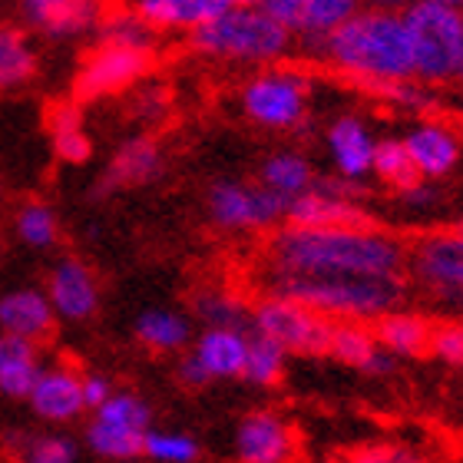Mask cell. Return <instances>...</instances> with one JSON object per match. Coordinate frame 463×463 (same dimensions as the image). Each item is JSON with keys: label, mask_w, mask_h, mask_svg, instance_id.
<instances>
[{"label": "cell", "mask_w": 463, "mask_h": 463, "mask_svg": "<svg viewBox=\"0 0 463 463\" xmlns=\"http://www.w3.org/2000/svg\"><path fill=\"white\" fill-rule=\"evenodd\" d=\"M311 53L361 87L414 80V50L404 14L361 7Z\"/></svg>", "instance_id": "obj_2"}, {"label": "cell", "mask_w": 463, "mask_h": 463, "mask_svg": "<svg viewBox=\"0 0 463 463\" xmlns=\"http://www.w3.org/2000/svg\"><path fill=\"white\" fill-rule=\"evenodd\" d=\"M20 463H77L80 444L67 434H40L24 437V447L17 450Z\"/></svg>", "instance_id": "obj_37"}, {"label": "cell", "mask_w": 463, "mask_h": 463, "mask_svg": "<svg viewBox=\"0 0 463 463\" xmlns=\"http://www.w3.org/2000/svg\"><path fill=\"white\" fill-rule=\"evenodd\" d=\"M0 199H4V185H0Z\"/></svg>", "instance_id": "obj_50"}, {"label": "cell", "mask_w": 463, "mask_h": 463, "mask_svg": "<svg viewBox=\"0 0 463 463\" xmlns=\"http://www.w3.org/2000/svg\"><path fill=\"white\" fill-rule=\"evenodd\" d=\"M374 149H377V139L361 116H338L328 126V156L341 179L361 183L364 175H371Z\"/></svg>", "instance_id": "obj_21"}, {"label": "cell", "mask_w": 463, "mask_h": 463, "mask_svg": "<svg viewBox=\"0 0 463 463\" xmlns=\"http://www.w3.org/2000/svg\"><path fill=\"white\" fill-rule=\"evenodd\" d=\"M136 341L149 351L173 354L193 345V318H185L173 308H146L133 325Z\"/></svg>", "instance_id": "obj_30"}, {"label": "cell", "mask_w": 463, "mask_h": 463, "mask_svg": "<svg viewBox=\"0 0 463 463\" xmlns=\"http://www.w3.org/2000/svg\"><path fill=\"white\" fill-rule=\"evenodd\" d=\"M193 50L222 63H249V67H275L295 47V37L279 27L261 7H225L209 24L189 33Z\"/></svg>", "instance_id": "obj_4"}, {"label": "cell", "mask_w": 463, "mask_h": 463, "mask_svg": "<svg viewBox=\"0 0 463 463\" xmlns=\"http://www.w3.org/2000/svg\"><path fill=\"white\" fill-rule=\"evenodd\" d=\"M261 10L295 40L315 50L321 40L351 20L361 10L357 0H265Z\"/></svg>", "instance_id": "obj_13"}, {"label": "cell", "mask_w": 463, "mask_h": 463, "mask_svg": "<svg viewBox=\"0 0 463 463\" xmlns=\"http://www.w3.org/2000/svg\"><path fill=\"white\" fill-rule=\"evenodd\" d=\"M193 318L203 328H229V331H251V305L239 291L209 285L193 295Z\"/></svg>", "instance_id": "obj_29"}, {"label": "cell", "mask_w": 463, "mask_h": 463, "mask_svg": "<svg viewBox=\"0 0 463 463\" xmlns=\"http://www.w3.org/2000/svg\"><path fill=\"white\" fill-rule=\"evenodd\" d=\"M374 97L387 99V103H394V107H404V109H417V113H427V109H434L437 97L434 90L424 87V83H417V80H401V83H377V87H367Z\"/></svg>", "instance_id": "obj_38"}, {"label": "cell", "mask_w": 463, "mask_h": 463, "mask_svg": "<svg viewBox=\"0 0 463 463\" xmlns=\"http://www.w3.org/2000/svg\"><path fill=\"white\" fill-rule=\"evenodd\" d=\"M251 331L265 338L279 341L288 354L298 357H328L335 325L315 315L298 301L279 298V295H261L251 305Z\"/></svg>", "instance_id": "obj_7"}, {"label": "cell", "mask_w": 463, "mask_h": 463, "mask_svg": "<svg viewBox=\"0 0 463 463\" xmlns=\"http://www.w3.org/2000/svg\"><path fill=\"white\" fill-rule=\"evenodd\" d=\"M371 173H374L384 185H391L394 193H404L407 185L417 183V173H414V165H411V156H407V149H404V143H401V139H377L374 165H371Z\"/></svg>", "instance_id": "obj_36"}, {"label": "cell", "mask_w": 463, "mask_h": 463, "mask_svg": "<svg viewBox=\"0 0 463 463\" xmlns=\"http://www.w3.org/2000/svg\"><path fill=\"white\" fill-rule=\"evenodd\" d=\"M265 295L298 301L331 325H374L407 301L404 279H315V275H275L265 271Z\"/></svg>", "instance_id": "obj_3"}, {"label": "cell", "mask_w": 463, "mask_h": 463, "mask_svg": "<svg viewBox=\"0 0 463 463\" xmlns=\"http://www.w3.org/2000/svg\"><path fill=\"white\" fill-rule=\"evenodd\" d=\"M43 291L53 305V315L63 321H90L99 308V281L80 259H60L50 269Z\"/></svg>", "instance_id": "obj_16"}, {"label": "cell", "mask_w": 463, "mask_h": 463, "mask_svg": "<svg viewBox=\"0 0 463 463\" xmlns=\"http://www.w3.org/2000/svg\"><path fill=\"white\" fill-rule=\"evenodd\" d=\"M251 331H229V328H203L193 338L189 354L205 371L209 381H232L245 371V354H249Z\"/></svg>", "instance_id": "obj_22"}, {"label": "cell", "mask_w": 463, "mask_h": 463, "mask_svg": "<svg viewBox=\"0 0 463 463\" xmlns=\"http://www.w3.org/2000/svg\"><path fill=\"white\" fill-rule=\"evenodd\" d=\"M259 185H265L269 193L281 195L285 203L305 195L315 185V169L301 153L295 149H281V153H271L259 169Z\"/></svg>", "instance_id": "obj_31"}, {"label": "cell", "mask_w": 463, "mask_h": 463, "mask_svg": "<svg viewBox=\"0 0 463 463\" xmlns=\"http://www.w3.org/2000/svg\"><path fill=\"white\" fill-rule=\"evenodd\" d=\"M285 225L298 229H367L374 225V215L367 213L361 203L331 195L318 185H311L308 193L291 199L285 209Z\"/></svg>", "instance_id": "obj_19"}, {"label": "cell", "mask_w": 463, "mask_h": 463, "mask_svg": "<svg viewBox=\"0 0 463 463\" xmlns=\"http://www.w3.org/2000/svg\"><path fill=\"white\" fill-rule=\"evenodd\" d=\"M404 24L414 50V80L424 87H440L463 73V14L414 0L404 10Z\"/></svg>", "instance_id": "obj_5"}, {"label": "cell", "mask_w": 463, "mask_h": 463, "mask_svg": "<svg viewBox=\"0 0 463 463\" xmlns=\"http://www.w3.org/2000/svg\"><path fill=\"white\" fill-rule=\"evenodd\" d=\"M460 113H463V99H460Z\"/></svg>", "instance_id": "obj_51"}, {"label": "cell", "mask_w": 463, "mask_h": 463, "mask_svg": "<svg viewBox=\"0 0 463 463\" xmlns=\"http://www.w3.org/2000/svg\"><path fill=\"white\" fill-rule=\"evenodd\" d=\"M43 367L47 364L40 361V345L0 335V394L27 401Z\"/></svg>", "instance_id": "obj_26"}, {"label": "cell", "mask_w": 463, "mask_h": 463, "mask_svg": "<svg viewBox=\"0 0 463 463\" xmlns=\"http://www.w3.org/2000/svg\"><path fill=\"white\" fill-rule=\"evenodd\" d=\"M288 203L265 185L222 179L209 189V215L225 232H265L285 219Z\"/></svg>", "instance_id": "obj_11"}, {"label": "cell", "mask_w": 463, "mask_h": 463, "mask_svg": "<svg viewBox=\"0 0 463 463\" xmlns=\"http://www.w3.org/2000/svg\"><path fill=\"white\" fill-rule=\"evenodd\" d=\"M129 463H136V460H129Z\"/></svg>", "instance_id": "obj_52"}, {"label": "cell", "mask_w": 463, "mask_h": 463, "mask_svg": "<svg viewBox=\"0 0 463 463\" xmlns=\"http://www.w3.org/2000/svg\"><path fill=\"white\" fill-rule=\"evenodd\" d=\"M203 447L185 430H159L153 427L143 440V457L153 463H195Z\"/></svg>", "instance_id": "obj_35"}, {"label": "cell", "mask_w": 463, "mask_h": 463, "mask_svg": "<svg viewBox=\"0 0 463 463\" xmlns=\"http://www.w3.org/2000/svg\"><path fill=\"white\" fill-rule=\"evenodd\" d=\"M401 143L411 156L417 179H427V183L450 175L460 163V139L450 126L437 119H417Z\"/></svg>", "instance_id": "obj_18"}, {"label": "cell", "mask_w": 463, "mask_h": 463, "mask_svg": "<svg viewBox=\"0 0 463 463\" xmlns=\"http://www.w3.org/2000/svg\"><path fill=\"white\" fill-rule=\"evenodd\" d=\"M53 328H57V315H53L47 291L14 288L0 295V335L40 345L53 335Z\"/></svg>", "instance_id": "obj_20"}, {"label": "cell", "mask_w": 463, "mask_h": 463, "mask_svg": "<svg viewBox=\"0 0 463 463\" xmlns=\"http://www.w3.org/2000/svg\"><path fill=\"white\" fill-rule=\"evenodd\" d=\"M328 357L341 361V364L354 367L367 377H387L394 374L397 361L387 354L381 341L374 338L371 325H335V335H331Z\"/></svg>", "instance_id": "obj_23"}, {"label": "cell", "mask_w": 463, "mask_h": 463, "mask_svg": "<svg viewBox=\"0 0 463 463\" xmlns=\"http://www.w3.org/2000/svg\"><path fill=\"white\" fill-rule=\"evenodd\" d=\"M149 430H153L149 401L133 391H113L107 404L93 411L83 440H87L90 454H97L99 460L129 463L143 457V440Z\"/></svg>", "instance_id": "obj_6"}, {"label": "cell", "mask_w": 463, "mask_h": 463, "mask_svg": "<svg viewBox=\"0 0 463 463\" xmlns=\"http://www.w3.org/2000/svg\"><path fill=\"white\" fill-rule=\"evenodd\" d=\"M113 391L116 387L107 374H83V404H87V411H97L99 404H107Z\"/></svg>", "instance_id": "obj_42"}, {"label": "cell", "mask_w": 463, "mask_h": 463, "mask_svg": "<svg viewBox=\"0 0 463 463\" xmlns=\"http://www.w3.org/2000/svg\"><path fill=\"white\" fill-rule=\"evenodd\" d=\"M165 109H169V90L159 87V83H146L133 93V103H129V113L143 123H156L163 119Z\"/></svg>", "instance_id": "obj_40"}, {"label": "cell", "mask_w": 463, "mask_h": 463, "mask_svg": "<svg viewBox=\"0 0 463 463\" xmlns=\"http://www.w3.org/2000/svg\"><path fill=\"white\" fill-rule=\"evenodd\" d=\"M159 173H163V149H159V143L153 136L136 133L116 146L107 169L97 175V183L90 189V199H109V195L123 193V189L153 183Z\"/></svg>", "instance_id": "obj_14"}, {"label": "cell", "mask_w": 463, "mask_h": 463, "mask_svg": "<svg viewBox=\"0 0 463 463\" xmlns=\"http://www.w3.org/2000/svg\"><path fill=\"white\" fill-rule=\"evenodd\" d=\"M156 63V50H129V47H107L97 43L90 50L73 80V99L90 103V99L116 97L123 90H133L149 77Z\"/></svg>", "instance_id": "obj_10"}, {"label": "cell", "mask_w": 463, "mask_h": 463, "mask_svg": "<svg viewBox=\"0 0 463 463\" xmlns=\"http://www.w3.org/2000/svg\"><path fill=\"white\" fill-rule=\"evenodd\" d=\"M103 14V0H17L20 27L53 43L93 37Z\"/></svg>", "instance_id": "obj_12"}, {"label": "cell", "mask_w": 463, "mask_h": 463, "mask_svg": "<svg viewBox=\"0 0 463 463\" xmlns=\"http://www.w3.org/2000/svg\"><path fill=\"white\" fill-rule=\"evenodd\" d=\"M27 404L47 424H70V420H77L87 411V404H83V374L70 364L43 367L33 391H30Z\"/></svg>", "instance_id": "obj_17"}, {"label": "cell", "mask_w": 463, "mask_h": 463, "mask_svg": "<svg viewBox=\"0 0 463 463\" xmlns=\"http://www.w3.org/2000/svg\"><path fill=\"white\" fill-rule=\"evenodd\" d=\"M460 80H463V73H460Z\"/></svg>", "instance_id": "obj_53"}, {"label": "cell", "mask_w": 463, "mask_h": 463, "mask_svg": "<svg viewBox=\"0 0 463 463\" xmlns=\"http://www.w3.org/2000/svg\"><path fill=\"white\" fill-rule=\"evenodd\" d=\"M93 37H97V43H107V47L156 50V30L136 14L133 4L107 7V14H103Z\"/></svg>", "instance_id": "obj_32"}, {"label": "cell", "mask_w": 463, "mask_h": 463, "mask_svg": "<svg viewBox=\"0 0 463 463\" xmlns=\"http://www.w3.org/2000/svg\"><path fill=\"white\" fill-rule=\"evenodd\" d=\"M434 321L424 318L420 311H407V308H397L384 318H377L371 325L374 331V338L381 341L387 354L401 361V357H424L430 354V341H434Z\"/></svg>", "instance_id": "obj_24"}, {"label": "cell", "mask_w": 463, "mask_h": 463, "mask_svg": "<svg viewBox=\"0 0 463 463\" xmlns=\"http://www.w3.org/2000/svg\"><path fill=\"white\" fill-rule=\"evenodd\" d=\"M265 271L315 279H404L407 245L391 232L367 229H298L281 225L265 245Z\"/></svg>", "instance_id": "obj_1"}, {"label": "cell", "mask_w": 463, "mask_h": 463, "mask_svg": "<svg viewBox=\"0 0 463 463\" xmlns=\"http://www.w3.org/2000/svg\"><path fill=\"white\" fill-rule=\"evenodd\" d=\"M14 229H17V239L30 249H53L60 239V222L57 213L50 209L47 203H27L20 205L17 219H14Z\"/></svg>", "instance_id": "obj_34"}, {"label": "cell", "mask_w": 463, "mask_h": 463, "mask_svg": "<svg viewBox=\"0 0 463 463\" xmlns=\"http://www.w3.org/2000/svg\"><path fill=\"white\" fill-rule=\"evenodd\" d=\"M361 7H367V10H387V14H404L414 0H357Z\"/></svg>", "instance_id": "obj_45"}, {"label": "cell", "mask_w": 463, "mask_h": 463, "mask_svg": "<svg viewBox=\"0 0 463 463\" xmlns=\"http://www.w3.org/2000/svg\"><path fill=\"white\" fill-rule=\"evenodd\" d=\"M427 4H440V7L460 10V14H463V0H427Z\"/></svg>", "instance_id": "obj_47"}, {"label": "cell", "mask_w": 463, "mask_h": 463, "mask_svg": "<svg viewBox=\"0 0 463 463\" xmlns=\"http://www.w3.org/2000/svg\"><path fill=\"white\" fill-rule=\"evenodd\" d=\"M133 7L156 33L159 30H185V33H195L219 10H225L215 0H136Z\"/></svg>", "instance_id": "obj_28"}, {"label": "cell", "mask_w": 463, "mask_h": 463, "mask_svg": "<svg viewBox=\"0 0 463 463\" xmlns=\"http://www.w3.org/2000/svg\"><path fill=\"white\" fill-rule=\"evenodd\" d=\"M298 434L275 411H251L235 427V460L239 463H295Z\"/></svg>", "instance_id": "obj_15"}, {"label": "cell", "mask_w": 463, "mask_h": 463, "mask_svg": "<svg viewBox=\"0 0 463 463\" xmlns=\"http://www.w3.org/2000/svg\"><path fill=\"white\" fill-rule=\"evenodd\" d=\"M401 195V203L411 205V209H430V205L437 203V189L434 183H427V179H417L414 185H407L404 193H397Z\"/></svg>", "instance_id": "obj_43"}, {"label": "cell", "mask_w": 463, "mask_h": 463, "mask_svg": "<svg viewBox=\"0 0 463 463\" xmlns=\"http://www.w3.org/2000/svg\"><path fill=\"white\" fill-rule=\"evenodd\" d=\"M407 271L440 305L463 311V232H430L407 249Z\"/></svg>", "instance_id": "obj_9"}, {"label": "cell", "mask_w": 463, "mask_h": 463, "mask_svg": "<svg viewBox=\"0 0 463 463\" xmlns=\"http://www.w3.org/2000/svg\"><path fill=\"white\" fill-rule=\"evenodd\" d=\"M454 229H457V232H463V219H460V222H457V225H454Z\"/></svg>", "instance_id": "obj_49"}, {"label": "cell", "mask_w": 463, "mask_h": 463, "mask_svg": "<svg viewBox=\"0 0 463 463\" xmlns=\"http://www.w3.org/2000/svg\"><path fill=\"white\" fill-rule=\"evenodd\" d=\"M215 4H222V7H261L265 0H215Z\"/></svg>", "instance_id": "obj_46"}, {"label": "cell", "mask_w": 463, "mask_h": 463, "mask_svg": "<svg viewBox=\"0 0 463 463\" xmlns=\"http://www.w3.org/2000/svg\"><path fill=\"white\" fill-rule=\"evenodd\" d=\"M288 367V351L279 341L265 338V335H249V354H245V371L241 381H249L251 387H275L285 377Z\"/></svg>", "instance_id": "obj_33"}, {"label": "cell", "mask_w": 463, "mask_h": 463, "mask_svg": "<svg viewBox=\"0 0 463 463\" xmlns=\"http://www.w3.org/2000/svg\"><path fill=\"white\" fill-rule=\"evenodd\" d=\"M175 377H179V384L183 387H205V384H213V381H209V377H205V371L199 364H195L193 361V354H189V351H185L183 357H179V367H175Z\"/></svg>", "instance_id": "obj_44"}, {"label": "cell", "mask_w": 463, "mask_h": 463, "mask_svg": "<svg viewBox=\"0 0 463 463\" xmlns=\"http://www.w3.org/2000/svg\"><path fill=\"white\" fill-rule=\"evenodd\" d=\"M47 129L60 163L83 165L93 156V143H90V133L87 126H83V109H80L77 99H60V103H53L47 113Z\"/></svg>", "instance_id": "obj_27"}, {"label": "cell", "mask_w": 463, "mask_h": 463, "mask_svg": "<svg viewBox=\"0 0 463 463\" xmlns=\"http://www.w3.org/2000/svg\"><path fill=\"white\" fill-rule=\"evenodd\" d=\"M40 53L20 24L0 20V93L24 90L37 80Z\"/></svg>", "instance_id": "obj_25"}, {"label": "cell", "mask_w": 463, "mask_h": 463, "mask_svg": "<svg viewBox=\"0 0 463 463\" xmlns=\"http://www.w3.org/2000/svg\"><path fill=\"white\" fill-rule=\"evenodd\" d=\"M241 109L265 129H295L308 116V77L288 67H265L241 87Z\"/></svg>", "instance_id": "obj_8"}, {"label": "cell", "mask_w": 463, "mask_h": 463, "mask_svg": "<svg viewBox=\"0 0 463 463\" xmlns=\"http://www.w3.org/2000/svg\"><path fill=\"white\" fill-rule=\"evenodd\" d=\"M338 463H420V457L404 444H364L354 447Z\"/></svg>", "instance_id": "obj_39"}, {"label": "cell", "mask_w": 463, "mask_h": 463, "mask_svg": "<svg viewBox=\"0 0 463 463\" xmlns=\"http://www.w3.org/2000/svg\"><path fill=\"white\" fill-rule=\"evenodd\" d=\"M430 354L444 364L463 367V321H450V325H437L434 341H430Z\"/></svg>", "instance_id": "obj_41"}, {"label": "cell", "mask_w": 463, "mask_h": 463, "mask_svg": "<svg viewBox=\"0 0 463 463\" xmlns=\"http://www.w3.org/2000/svg\"><path fill=\"white\" fill-rule=\"evenodd\" d=\"M107 7H123V4H136V0H103Z\"/></svg>", "instance_id": "obj_48"}]
</instances>
